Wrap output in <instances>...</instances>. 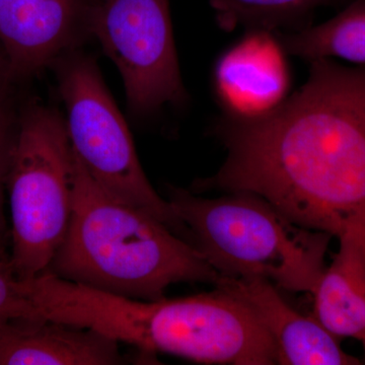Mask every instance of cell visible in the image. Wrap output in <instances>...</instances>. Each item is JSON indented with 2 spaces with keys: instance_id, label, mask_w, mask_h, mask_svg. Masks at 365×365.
I'll use <instances>...</instances> for the list:
<instances>
[{
  "instance_id": "cell-7",
  "label": "cell",
  "mask_w": 365,
  "mask_h": 365,
  "mask_svg": "<svg viewBox=\"0 0 365 365\" xmlns=\"http://www.w3.org/2000/svg\"><path fill=\"white\" fill-rule=\"evenodd\" d=\"M90 33L121 74L134 116L186 104L169 0H93Z\"/></svg>"
},
{
  "instance_id": "cell-4",
  "label": "cell",
  "mask_w": 365,
  "mask_h": 365,
  "mask_svg": "<svg viewBox=\"0 0 365 365\" xmlns=\"http://www.w3.org/2000/svg\"><path fill=\"white\" fill-rule=\"evenodd\" d=\"M169 202L193 246L217 272L260 278L292 292H313L332 235L300 227L249 192L204 198L169 187Z\"/></svg>"
},
{
  "instance_id": "cell-14",
  "label": "cell",
  "mask_w": 365,
  "mask_h": 365,
  "mask_svg": "<svg viewBox=\"0 0 365 365\" xmlns=\"http://www.w3.org/2000/svg\"><path fill=\"white\" fill-rule=\"evenodd\" d=\"M351 0H210L218 26L227 32L244 26L274 34L297 32L311 26L319 7Z\"/></svg>"
},
{
  "instance_id": "cell-9",
  "label": "cell",
  "mask_w": 365,
  "mask_h": 365,
  "mask_svg": "<svg viewBox=\"0 0 365 365\" xmlns=\"http://www.w3.org/2000/svg\"><path fill=\"white\" fill-rule=\"evenodd\" d=\"M285 50L276 34L249 30L216 62L213 83L225 114L254 119L279 107L289 90Z\"/></svg>"
},
{
  "instance_id": "cell-12",
  "label": "cell",
  "mask_w": 365,
  "mask_h": 365,
  "mask_svg": "<svg viewBox=\"0 0 365 365\" xmlns=\"http://www.w3.org/2000/svg\"><path fill=\"white\" fill-rule=\"evenodd\" d=\"M339 240V251L312 292L313 316L338 339L359 341L365 353V242L355 234Z\"/></svg>"
},
{
  "instance_id": "cell-6",
  "label": "cell",
  "mask_w": 365,
  "mask_h": 365,
  "mask_svg": "<svg viewBox=\"0 0 365 365\" xmlns=\"http://www.w3.org/2000/svg\"><path fill=\"white\" fill-rule=\"evenodd\" d=\"M54 66L66 108L67 132L86 172L108 193L150 213L193 246L189 228L148 181L96 60L74 50Z\"/></svg>"
},
{
  "instance_id": "cell-3",
  "label": "cell",
  "mask_w": 365,
  "mask_h": 365,
  "mask_svg": "<svg viewBox=\"0 0 365 365\" xmlns=\"http://www.w3.org/2000/svg\"><path fill=\"white\" fill-rule=\"evenodd\" d=\"M45 272L141 300L165 299V290L175 283L216 287L223 277L198 249L167 225L108 193L76 155L71 223Z\"/></svg>"
},
{
  "instance_id": "cell-5",
  "label": "cell",
  "mask_w": 365,
  "mask_h": 365,
  "mask_svg": "<svg viewBox=\"0 0 365 365\" xmlns=\"http://www.w3.org/2000/svg\"><path fill=\"white\" fill-rule=\"evenodd\" d=\"M76 153L56 110L30 104L19 116L6 182L11 261L20 279L44 273L61 246L73 208Z\"/></svg>"
},
{
  "instance_id": "cell-11",
  "label": "cell",
  "mask_w": 365,
  "mask_h": 365,
  "mask_svg": "<svg viewBox=\"0 0 365 365\" xmlns=\"http://www.w3.org/2000/svg\"><path fill=\"white\" fill-rule=\"evenodd\" d=\"M120 342L93 329L44 317L0 319V365H117Z\"/></svg>"
},
{
  "instance_id": "cell-17",
  "label": "cell",
  "mask_w": 365,
  "mask_h": 365,
  "mask_svg": "<svg viewBox=\"0 0 365 365\" xmlns=\"http://www.w3.org/2000/svg\"><path fill=\"white\" fill-rule=\"evenodd\" d=\"M9 78V66L6 57L2 53H0V91H6L7 85L11 83Z\"/></svg>"
},
{
  "instance_id": "cell-15",
  "label": "cell",
  "mask_w": 365,
  "mask_h": 365,
  "mask_svg": "<svg viewBox=\"0 0 365 365\" xmlns=\"http://www.w3.org/2000/svg\"><path fill=\"white\" fill-rule=\"evenodd\" d=\"M35 307L26 294L24 280L14 272L11 253L0 250V319L36 317Z\"/></svg>"
},
{
  "instance_id": "cell-13",
  "label": "cell",
  "mask_w": 365,
  "mask_h": 365,
  "mask_svg": "<svg viewBox=\"0 0 365 365\" xmlns=\"http://www.w3.org/2000/svg\"><path fill=\"white\" fill-rule=\"evenodd\" d=\"M276 36L287 54L307 61L341 58L365 66V0H351L321 25Z\"/></svg>"
},
{
  "instance_id": "cell-10",
  "label": "cell",
  "mask_w": 365,
  "mask_h": 365,
  "mask_svg": "<svg viewBox=\"0 0 365 365\" xmlns=\"http://www.w3.org/2000/svg\"><path fill=\"white\" fill-rule=\"evenodd\" d=\"M215 287L240 300L267 330L277 347V364H362L347 354L341 348L340 339L314 316H302L292 309L270 281L223 276Z\"/></svg>"
},
{
  "instance_id": "cell-1",
  "label": "cell",
  "mask_w": 365,
  "mask_h": 365,
  "mask_svg": "<svg viewBox=\"0 0 365 365\" xmlns=\"http://www.w3.org/2000/svg\"><path fill=\"white\" fill-rule=\"evenodd\" d=\"M309 63L307 83L272 112L218 119L227 160L191 191L249 192L300 227L365 241V66Z\"/></svg>"
},
{
  "instance_id": "cell-2",
  "label": "cell",
  "mask_w": 365,
  "mask_h": 365,
  "mask_svg": "<svg viewBox=\"0 0 365 365\" xmlns=\"http://www.w3.org/2000/svg\"><path fill=\"white\" fill-rule=\"evenodd\" d=\"M41 317L93 329L135 347L143 361L158 353L203 364H277L267 330L240 300L216 288L182 299L119 297L44 272L26 280Z\"/></svg>"
},
{
  "instance_id": "cell-18",
  "label": "cell",
  "mask_w": 365,
  "mask_h": 365,
  "mask_svg": "<svg viewBox=\"0 0 365 365\" xmlns=\"http://www.w3.org/2000/svg\"><path fill=\"white\" fill-rule=\"evenodd\" d=\"M9 240V228L7 222H0V250L7 249Z\"/></svg>"
},
{
  "instance_id": "cell-8",
  "label": "cell",
  "mask_w": 365,
  "mask_h": 365,
  "mask_svg": "<svg viewBox=\"0 0 365 365\" xmlns=\"http://www.w3.org/2000/svg\"><path fill=\"white\" fill-rule=\"evenodd\" d=\"M93 0H0V45L11 81L29 78L78 49Z\"/></svg>"
},
{
  "instance_id": "cell-16",
  "label": "cell",
  "mask_w": 365,
  "mask_h": 365,
  "mask_svg": "<svg viewBox=\"0 0 365 365\" xmlns=\"http://www.w3.org/2000/svg\"><path fill=\"white\" fill-rule=\"evenodd\" d=\"M19 116L6 90L0 91V222H7L6 204V182L11 158L18 135Z\"/></svg>"
}]
</instances>
